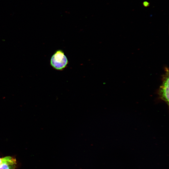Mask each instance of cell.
Returning <instances> with one entry per match:
<instances>
[{
    "label": "cell",
    "mask_w": 169,
    "mask_h": 169,
    "mask_svg": "<svg viewBox=\"0 0 169 169\" xmlns=\"http://www.w3.org/2000/svg\"><path fill=\"white\" fill-rule=\"evenodd\" d=\"M68 64V60L64 53L60 49L55 51L50 60V64L52 67L58 71L64 70Z\"/></svg>",
    "instance_id": "6da1fadb"
},
{
    "label": "cell",
    "mask_w": 169,
    "mask_h": 169,
    "mask_svg": "<svg viewBox=\"0 0 169 169\" xmlns=\"http://www.w3.org/2000/svg\"><path fill=\"white\" fill-rule=\"evenodd\" d=\"M165 73L162 75V83L157 91L159 98L169 105V70L165 68Z\"/></svg>",
    "instance_id": "7a4b0ae2"
},
{
    "label": "cell",
    "mask_w": 169,
    "mask_h": 169,
    "mask_svg": "<svg viewBox=\"0 0 169 169\" xmlns=\"http://www.w3.org/2000/svg\"><path fill=\"white\" fill-rule=\"evenodd\" d=\"M17 166L16 158L12 156H7L0 164V169H16Z\"/></svg>",
    "instance_id": "3957f363"
},
{
    "label": "cell",
    "mask_w": 169,
    "mask_h": 169,
    "mask_svg": "<svg viewBox=\"0 0 169 169\" xmlns=\"http://www.w3.org/2000/svg\"><path fill=\"white\" fill-rule=\"evenodd\" d=\"M149 3L146 2H144L143 3V5L145 7H147L148 6H149Z\"/></svg>",
    "instance_id": "277c9868"
},
{
    "label": "cell",
    "mask_w": 169,
    "mask_h": 169,
    "mask_svg": "<svg viewBox=\"0 0 169 169\" xmlns=\"http://www.w3.org/2000/svg\"><path fill=\"white\" fill-rule=\"evenodd\" d=\"M5 158L6 156L3 157H0V164L2 162L5 160Z\"/></svg>",
    "instance_id": "5b68a950"
}]
</instances>
